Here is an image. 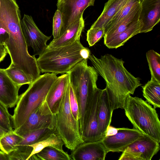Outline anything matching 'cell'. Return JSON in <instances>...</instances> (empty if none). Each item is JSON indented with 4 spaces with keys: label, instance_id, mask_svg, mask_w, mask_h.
Segmentation results:
<instances>
[{
    "label": "cell",
    "instance_id": "cell-1",
    "mask_svg": "<svg viewBox=\"0 0 160 160\" xmlns=\"http://www.w3.org/2000/svg\"><path fill=\"white\" fill-rule=\"evenodd\" d=\"M88 59L106 82L112 110L124 109L128 97L141 86L140 78L126 69L122 59L111 54H107L98 58L91 54Z\"/></svg>",
    "mask_w": 160,
    "mask_h": 160
},
{
    "label": "cell",
    "instance_id": "cell-2",
    "mask_svg": "<svg viewBox=\"0 0 160 160\" xmlns=\"http://www.w3.org/2000/svg\"><path fill=\"white\" fill-rule=\"evenodd\" d=\"M90 51L78 41L68 45L46 49L37 59L42 73L56 74L68 73L84 59H88Z\"/></svg>",
    "mask_w": 160,
    "mask_h": 160
},
{
    "label": "cell",
    "instance_id": "cell-3",
    "mask_svg": "<svg viewBox=\"0 0 160 160\" xmlns=\"http://www.w3.org/2000/svg\"><path fill=\"white\" fill-rule=\"evenodd\" d=\"M57 78V74L52 73L40 75L19 96L12 116L14 130L21 126L31 113L42 104Z\"/></svg>",
    "mask_w": 160,
    "mask_h": 160
},
{
    "label": "cell",
    "instance_id": "cell-4",
    "mask_svg": "<svg viewBox=\"0 0 160 160\" xmlns=\"http://www.w3.org/2000/svg\"><path fill=\"white\" fill-rule=\"evenodd\" d=\"M88 59L79 62L67 73L78 101L81 134L88 103L98 88L97 81L98 74L93 67L88 65Z\"/></svg>",
    "mask_w": 160,
    "mask_h": 160
},
{
    "label": "cell",
    "instance_id": "cell-5",
    "mask_svg": "<svg viewBox=\"0 0 160 160\" xmlns=\"http://www.w3.org/2000/svg\"><path fill=\"white\" fill-rule=\"evenodd\" d=\"M124 109L133 128L160 143V121L155 108L142 98L130 95Z\"/></svg>",
    "mask_w": 160,
    "mask_h": 160
},
{
    "label": "cell",
    "instance_id": "cell-6",
    "mask_svg": "<svg viewBox=\"0 0 160 160\" xmlns=\"http://www.w3.org/2000/svg\"><path fill=\"white\" fill-rule=\"evenodd\" d=\"M55 133L61 138L67 148L73 150L84 142L80 132L79 121L75 119L70 109L69 84L55 115Z\"/></svg>",
    "mask_w": 160,
    "mask_h": 160
},
{
    "label": "cell",
    "instance_id": "cell-7",
    "mask_svg": "<svg viewBox=\"0 0 160 160\" xmlns=\"http://www.w3.org/2000/svg\"><path fill=\"white\" fill-rule=\"evenodd\" d=\"M159 143L146 135L128 146L119 160H151L159 151Z\"/></svg>",
    "mask_w": 160,
    "mask_h": 160
},
{
    "label": "cell",
    "instance_id": "cell-8",
    "mask_svg": "<svg viewBox=\"0 0 160 160\" xmlns=\"http://www.w3.org/2000/svg\"><path fill=\"white\" fill-rule=\"evenodd\" d=\"M97 88L88 103L81 134L84 141H102L98 130V112L102 91Z\"/></svg>",
    "mask_w": 160,
    "mask_h": 160
},
{
    "label": "cell",
    "instance_id": "cell-9",
    "mask_svg": "<svg viewBox=\"0 0 160 160\" xmlns=\"http://www.w3.org/2000/svg\"><path fill=\"white\" fill-rule=\"evenodd\" d=\"M21 26L27 46L33 49V56L42 54L46 50L47 42L51 36H46L40 30L31 16L24 14Z\"/></svg>",
    "mask_w": 160,
    "mask_h": 160
},
{
    "label": "cell",
    "instance_id": "cell-10",
    "mask_svg": "<svg viewBox=\"0 0 160 160\" xmlns=\"http://www.w3.org/2000/svg\"><path fill=\"white\" fill-rule=\"evenodd\" d=\"M69 83L68 73L58 77L44 101L39 106L40 111L42 114L56 115Z\"/></svg>",
    "mask_w": 160,
    "mask_h": 160
},
{
    "label": "cell",
    "instance_id": "cell-11",
    "mask_svg": "<svg viewBox=\"0 0 160 160\" xmlns=\"http://www.w3.org/2000/svg\"><path fill=\"white\" fill-rule=\"evenodd\" d=\"M95 0H58L57 9L60 11L62 20V27L60 35L71 23L83 17L84 10L88 7L93 6Z\"/></svg>",
    "mask_w": 160,
    "mask_h": 160
},
{
    "label": "cell",
    "instance_id": "cell-12",
    "mask_svg": "<svg viewBox=\"0 0 160 160\" xmlns=\"http://www.w3.org/2000/svg\"><path fill=\"white\" fill-rule=\"evenodd\" d=\"M143 135L134 128H122L116 134L105 137L102 141L108 152H122L128 146Z\"/></svg>",
    "mask_w": 160,
    "mask_h": 160
},
{
    "label": "cell",
    "instance_id": "cell-13",
    "mask_svg": "<svg viewBox=\"0 0 160 160\" xmlns=\"http://www.w3.org/2000/svg\"><path fill=\"white\" fill-rule=\"evenodd\" d=\"M108 153L102 141H84L70 155L74 160H104Z\"/></svg>",
    "mask_w": 160,
    "mask_h": 160
},
{
    "label": "cell",
    "instance_id": "cell-14",
    "mask_svg": "<svg viewBox=\"0 0 160 160\" xmlns=\"http://www.w3.org/2000/svg\"><path fill=\"white\" fill-rule=\"evenodd\" d=\"M55 121V115L42 114L39 107L31 113L21 126L14 131L18 135L22 137L31 132L37 130L45 128L54 129Z\"/></svg>",
    "mask_w": 160,
    "mask_h": 160
},
{
    "label": "cell",
    "instance_id": "cell-15",
    "mask_svg": "<svg viewBox=\"0 0 160 160\" xmlns=\"http://www.w3.org/2000/svg\"><path fill=\"white\" fill-rule=\"evenodd\" d=\"M139 20L143 26L140 33L151 31L160 20V0H143Z\"/></svg>",
    "mask_w": 160,
    "mask_h": 160
},
{
    "label": "cell",
    "instance_id": "cell-16",
    "mask_svg": "<svg viewBox=\"0 0 160 160\" xmlns=\"http://www.w3.org/2000/svg\"><path fill=\"white\" fill-rule=\"evenodd\" d=\"M20 88L11 80L5 69L0 68V102L8 108L16 104Z\"/></svg>",
    "mask_w": 160,
    "mask_h": 160
},
{
    "label": "cell",
    "instance_id": "cell-17",
    "mask_svg": "<svg viewBox=\"0 0 160 160\" xmlns=\"http://www.w3.org/2000/svg\"><path fill=\"white\" fill-rule=\"evenodd\" d=\"M84 28V21L82 17L71 23L58 38L52 40L46 49L65 46L79 41Z\"/></svg>",
    "mask_w": 160,
    "mask_h": 160
},
{
    "label": "cell",
    "instance_id": "cell-18",
    "mask_svg": "<svg viewBox=\"0 0 160 160\" xmlns=\"http://www.w3.org/2000/svg\"><path fill=\"white\" fill-rule=\"evenodd\" d=\"M113 112L105 88L102 90L98 112V130L102 139L105 137L107 127L110 125Z\"/></svg>",
    "mask_w": 160,
    "mask_h": 160
},
{
    "label": "cell",
    "instance_id": "cell-19",
    "mask_svg": "<svg viewBox=\"0 0 160 160\" xmlns=\"http://www.w3.org/2000/svg\"><path fill=\"white\" fill-rule=\"evenodd\" d=\"M143 24L140 20L122 32L104 40V45L109 48H115L124 45L129 39L140 33Z\"/></svg>",
    "mask_w": 160,
    "mask_h": 160
},
{
    "label": "cell",
    "instance_id": "cell-20",
    "mask_svg": "<svg viewBox=\"0 0 160 160\" xmlns=\"http://www.w3.org/2000/svg\"><path fill=\"white\" fill-rule=\"evenodd\" d=\"M126 0H108L105 4L103 10L91 28H106L109 22L116 15Z\"/></svg>",
    "mask_w": 160,
    "mask_h": 160
},
{
    "label": "cell",
    "instance_id": "cell-21",
    "mask_svg": "<svg viewBox=\"0 0 160 160\" xmlns=\"http://www.w3.org/2000/svg\"><path fill=\"white\" fill-rule=\"evenodd\" d=\"M141 9L140 5L120 22L108 29L103 36L104 40L122 32L137 22L139 20Z\"/></svg>",
    "mask_w": 160,
    "mask_h": 160
},
{
    "label": "cell",
    "instance_id": "cell-22",
    "mask_svg": "<svg viewBox=\"0 0 160 160\" xmlns=\"http://www.w3.org/2000/svg\"><path fill=\"white\" fill-rule=\"evenodd\" d=\"M142 87L143 95L146 101L154 108H159L160 83L151 79Z\"/></svg>",
    "mask_w": 160,
    "mask_h": 160
},
{
    "label": "cell",
    "instance_id": "cell-23",
    "mask_svg": "<svg viewBox=\"0 0 160 160\" xmlns=\"http://www.w3.org/2000/svg\"><path fill=\"white\" fill-rule=\"evenodd\" d=\"M64 145V143L60 137L55 132H53L42 141L29 146L32 148V150L27 160H28L32 155L48 147H52L62 152H65L62 148Z\"/></svg>",
    "mask_w": 160,
    "mask_h": 160
},
{
    "label": "cell",
    "instance_id": "cell-24",
    "mask_svg": "<svg viewBox=\"0 0 160 160\" xmlns=\"http://www.w3.org/2000/svg\"><path fill=\"white\" fill-rule=\"evenodd\" d=\"M22 139L14 130L8 131L0 138V149L8 154L18 149V145Z\"/></svg>",
    "mask_w": 160,
    "mask_h": 160
},
{
    "label": "cell",
    "instance_id": "cell-25",
    "mask_svg": "<svg viewBox=\"0 0 160 160\" xmlns=\"http://www.w3.org/2000/svg\"><path fill=\"white\" fill-rule=\"evenodd\" d=\"M54 129L42 128L31 132L22 136L17 147L29 146L44 139L51 133Z\"/></svg>",
    "mask_w": 160,
    "mask_h": 160
},
{
    "label": "cell",
    "instance_id": "cell-26",
    "mask_svg": "<svg viewBox=\"0 0 160 160\" xmlns=\"http://www.w3.org/2000/svg\"><path fill=\"white\" fill-rule=\"evenodd\" d=\"M140 5V0H126L120 10L109 22L105 29V32L123 20Z\"/></svg>",
    "mask_w": 160,
    "mask_h": 160
},
{
    "label": "cell",
    "instance_id": "cell-27",
    "mask_svg": "<svg viewBox=\"0 0 160 160\" xmlns=\"http://www.w3.org/2000/svg\"><path fill=\"white\" fill-rule=\"evenodd\" d=\"M38 160H72L70 155L66 152H62L55 148L48 147L35 154Z\"/></svg>",
    "mask_w": 160,
    "mask_h": 160
},
{
    "label": "cell",
    "instance_id": "cell-28",
    "mask_svg": "<svg viewBox=\"0 0 160 160\" xmlns=\"http://www.w3.org/2000/svg\"><path fill=\"white\" fill-rule=\"evenodd\" d=\"M146 57L151 75V79L160 83V55L153 50L146 53Z\"/></svg>",
    "mask_w": 160,
    "mask_h": 160
},
{
    "label": "cell",
    "instance_id": "cell-29",
    "mask_svg": "<svg viewBox=\"0 0 160 160\" xmlns=\"http://www.w3.org/2000/svg\"><path fill=\"white\" fill-rule=\"evenodd\" d=\"M5 71L11 80L16 85L21 87L23 85L31 84L32 81L21 70L11 63Z\"/></svg>",
    "mask_w": 160,
    "mask_h": 160
},
{
    "label": "cell",
    "instance_id": "cell-30",
    "mask_svg": "<svg viewBox=\"0 0 160 160\" xmlns=\"http://www.w3.org/2000/svg\"><path fill=\"white\" fill-rule=\"evenodd\" d=\"M0 126L8 131L12 129V116L9 112L8 108L0 102Z\"/></svg>",
    "mask_w": 160,
    "mask_h": 160
},
{
    "label": "cell",
    "instance_id": "cell-31",
    "mask_svg": "<svg viewBox=\"0 0 160 160\" xmlns=\"http://www.w3.org/2000/svg\"><path fill=\"white\" fill-rule=\"evenodd\" d=\"M18 148L8 154L9 160H27L32 150V148L29 146L18 147Z\"/></svg>",
    "mask_w": 160,
    "mask_h": 160
},
{
    "label": "cell",
    "instance_id": "cell-32",
    "mask_svg": "<svg viewBox=\"0 0 160 160\" xmlns=\"http://www.w3.org/2000/svg\"><path fill=\"white\" fill-rule=\"evenodd\" d=\"M105 33L104 28H90L87 33V41L90 47L93 46L103 37Z\"/></svg>",
    "mask_w": 160,
    "mask_h": 160
},
{
    "label": "cell",
    "instance_id": "cell-33",
    "mask_svg": "<svg viewBox=\"0 0 160 160\" xmlns=\"http://www.w3.org/2000/svg\"><path fill=\"white\" fill-rule=\"evenodd\" d=\"M62 27V20L60 11L57 9L53 18V40L58 38L60 35Z\"/></svg>",
    "mask_w": 160,
    "mask_h": 160
},
{
    "label": "cell",
    "instance_id": "cell-34",
    "mask_svg": "<svg viewBox=\"0 0 160 160\" xmlns=\"http://www.w3.org/2000/svg\"><path fill=\"white\" fill-rule=\"evenodd\" d=\"M69 102L72 115L76 120L79 121L80 115L78 101L75 94L70 83H69Z\"/></svg>",
    "mask_w": 160,
    "mask_h": 160
},
{
    "label": "cell",
    "instance_id": "cell-35",
    "mask_svg": "<svg viewBox=\"0 0 160 160\" xmlns=\"http://www.w3.org/2000/svg\"><path fill=\"white\" fill-rule=\"evenodd\" d=\"M122 128H116L109 125L107 128L105 137L111 136L116 134L119 130Z\"/></svg>",
    "mask_w": 160,
    "mask_h": 160
},
{
    "label": "cell",
    "instance_id": "cell-36",
    "mask_svg": "<svg viewBox=\"0 0 160 160\" xmlns=\"http://www.w3.org/2000/svg\"><path fill=\"white\" fill-rule=\"evenodd\" d=\"M7 53L8 52L5 46L0 44V62L4 60Z\"/></svg>",
    "mask_w": 160,
    "mask_h": 160
},
{
    "label": "cell",
    "instance_id": "cell-37",
    "mask_svg": "<svg viewBox=\"0 0 160 160\" xmlns=\"http://www.w3.org/2000/svg\"><path fill=\"white\" fill-rule=\"evenodd\" d=\"M0 160H9L8 154L0 150Z\"/></svg>",
    "mask_w": 160,
    "mask_h": 160
},
{
    "label": "cell",
    "instance_id": "cell-38",
    "mask_svg": "<svg viewBox=\"0 0 160 160\" xmlns=\"http://www.w3.org/2000/svg\"><path fill=\"white\" fill-rule=\"evenodd\" d=\"M8 132V131L0 126V138Z\"/></svg>",
    "mask_w": 160,
    "mask_h": 160
},
{
    "label": "cell",
    "instance_id": "cell-39",
    "mask_svg": "<svg viewBox=\"0 0 160 160\" xmlns=\"http://www.w3.org/2000/svg\"><path fill=\"white\" fill-rule=\"evenodd\" d=\"M143 0H140V1L141 2Z\"/></svg>",
    "mask_w": 160,
    "mask_h": 160
},
{
    "label": "cell",
    "instance_id": "cell-40",
    "mask_svg": "<svg viewBox=\"0 0 160 160\" xmlns=\"http://www.w3.org/2000/svg\"></svg>",
    "mask_w": 160,
    "mask_h": 160
}]
</instances>
